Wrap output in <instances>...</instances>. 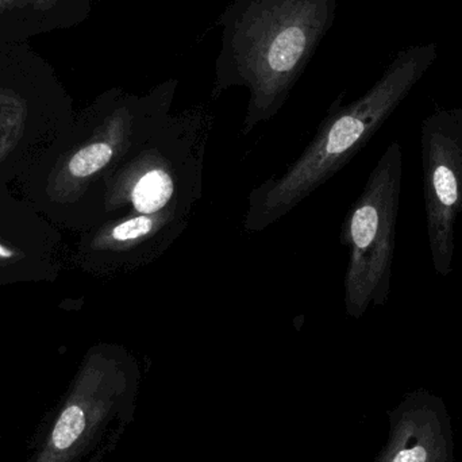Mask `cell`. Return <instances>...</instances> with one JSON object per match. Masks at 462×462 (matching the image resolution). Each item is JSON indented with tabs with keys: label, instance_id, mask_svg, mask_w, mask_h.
<instances>
[{
	"label": "cell",
	"instance_id": "cell-1",
	"mask_svg": "<svg viewBox=\"0 0 462 462\" xmlns=\"http://www.w3.org/2000/svg\"><path fill=\"white\" fill-rule=\"evenodd\" d=\"M337 0H233L218 19L221 49L211 97L249 91L242 134L284 107L336 14Z\"/></svg>",
	"mask_w": 462,
	"mask_h": 462
},
{
	"label": "cell",
	"instance_id": "cell-2",
	"mask_svg": "<svg viewBox=\"0 0 462 462\" xmlns=\"http://www.w3.org/2000/svg\"><path fill=\"white\" fill-rule=\"evenodd\" d=\"M403 91L404 84L390 78L357 102L333 108L300 157L282 176L252 189L244 230L268 229L334 178L376 134Z\"/></svg>",
	"mask_w": 462,
	"mask_h": 462
},
{
	"label": "cell",
	"instance_id": "cell-3",
	"mask_svg": "<svg viewBox=\"0 0 462 462\" xmlns=\"http://www.w3.org/2000/svg\"><path fill=\"white\" fill-rule=\"evenodd\" d=\"M205 105L170 118L119 167L114 184L116 208L129 214L178 211L191 216L202 198L203 162L213 129Z\"/></svg>",
	"mask_w": 462,
	"mask_h": 462
},
{
	"label": "cell",
	"instance_id": "cell-4",
	"mask_svg": "<svg viewBox=\"0 0 462 462\" xmlns=\"http://www.w3.org/2000/svg\"><path fill=\"white\" fill-rule=\"evenodd\" d=\"M402 181L403 151L393 141L342 225L341 244L349 249L345 310L353 319H361L371 307L384 306L390 299Z\"/></svg>",
	"mask_w": 462,
	"mask_h": 462
},
{
	"label": "cell",
	"instance_id": "cell-5",
	"mask_svg": "<svg viewBox=\"0 0 462 462\" xmlns=\"http://www.w3.org/2000/svg\"><path fill=\"white\" fill-rule=\"evenodd\" d=\"M141 372L126 352L97 357L62 404L32 462H89L102 457L134 420Z\"/></svg>",
	"mask_w": 462,
	"mask_h": 462
},
{
	"label": "cell",
	"instance_id": "cell-6",
	"mask_svg": "<svg viewBox=\"0 0 462 462\" xmlns=\"http://www.w3.org/2000/svg\"><path fill=\"white\" fill-rule=\"evenodd\" d=\"M420 159L431 265L439 276L448 277L455 269L462 216V116L441 114L423 124Z\"/></svg>",
	"mask_w": 462,
	"mask_h": 462
},
{
	"label": "cell",
	"instance_id": "cell-7",
	"mask_svg": "<svg viewBox=\"0 0 462 462\" xmlns=\"http://www.w3.org/2000/svg\"><path fill=\"white\" fill-rule=\"evenodd\" d=\"M191 216L178 211L129 214L103 233L100 244L130 268H143L162 257L189 226Z\"/></svg>",
	"mask_w": 462,
	"mask_h": 462
},
{
	"label": "cell",
	"instance_id": "cell-8",
	"mask_svg": "<svg viewBox=\"0 0 462 462\" xmlns=\"http://www.w3.org/2000/svg\"><path fill=\"white\" fill-rule=\"evenodd\" d=\"M420 420H404L396 425L387 450L377 462H442L441 433L422 430Z\"/></svg>",
	"mask_w": 462,
	"mask_h": 462
},
{
	"label": "cell",
	"instance_id": "cell-9",
	"mask_svg": "<svg viewBox=\"0 0 462 462\" xmlns=\"http://www.w3.org/2000/svg\"><path fill=\"white\" fill-rule=\"evenodd\" d=\"M21 2L29 3V5H32V7L37 8V10L46 11L53 7L57 0H21ZM19 5H21V3H19Z\"/></svg>",
	"mask_w": 462,
	"mask_h": 462
},
{
	"label": "cell",
	"instance_id": "cell-10",
	"mask_svg": "<svg viewBox=\"0 0 462 462\" xmlns=\"http://www.w3.org/2000/svg\"><path fill=\"white\" fill-rule=\"evenodd\" d=\"M19 3H21V0H0V14L5 13Z\"/></svg>",
	"mask_w": 462,
	"mask_h": 462
},
{
	"label": "cell",
	"instance_id": "cell-11",
	"mask_svg": "<svg viewBox=\"0 0 462 462\" xmlns=\"http://www.w3.org/2000/svg\"><path fill=\"white\" fill-rule=\"evenodd\" d=\"M11 255H13V252H11V250L5 249V246L0 245V257L8 258L11 257Z\"/></svg>",
	"mask_w": 462,
	"mask_h": 462
}]
</instances>
